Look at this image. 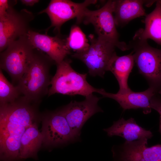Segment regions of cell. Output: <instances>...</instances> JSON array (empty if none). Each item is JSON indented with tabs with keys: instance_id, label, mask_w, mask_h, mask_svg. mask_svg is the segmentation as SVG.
Listing matches in <instances>:
<instances>
[{
	"instance_id": "cell-1",
	"label": "cell",
	"mask_w": 161,
	"mask_h": 161,
	"mask_svg": "<svg viewBox=\"0 0 161 161\" xmlns=\"http://www.w3.org/2000/svg\"><path fill=\"white\" fill-rule=\"evenodd\" d=\"M37 102L24 96L14 101L0 105V159L12 161L20 158V141L26 129L38 117Z\"/></svg>"
},
{
	"instance_id": "cell-2",
	"label": "cell",
	"mask_w": 161,
	"mask_h": 161,
	"mask_svg": "<svg viewBox=\"0 0 161 161\" xmlns=\"http://www.w3.org/2000/svg\"><path fill=\"white\" fill-rule=\"evenodd\" d=\"M54 63L47 55L35 49L26 72L16 86L21 94L31 101L39 102L48 95L50 69Z\"/></svg>"
},
{
	"instance_id": "cell-3",
	"label": "cell",
	"mask_w": 161,
	"mask_h": 161,
	"mask_svg": "<svg viewBox=\"0 0 161 161\" xmlns=\"http://www.w3.org/2000/svg\"><path fill=\"white\" fill-rule=\"evenodd\" d=\"M71 61L65 58L56 64L57 69L51 79L49 96L55 93L73 96L80 95L86 97L94 92L99 93L100 89L95 88L87 81L86 73L81 74L74 70L71 65Z\"/></svg>"
},
{
	"instance_id": "cell-4",
	"label": "cell",
	"mask_w": 161,
	"mask_h": 161,
	"mask_svg": "<svg viewBox=\"0 0 161 161\" xmlns=\"http://www.w3.org/2000/svg\"><path fill=\"white\" fill-rule=\"evenodd\" d=\"M133 49L134 63L149 87L158 94L161 91V49L150 46L147 40L133 38L128 44Z\"/></svg>"
},
{
	"instance_id": "cell-5",
	"label": "cell",
	"mask_w": 161,
	"mask_h": 161,
	"mask_svg": "<svg viewBox=\"0 0 161 161\" xmlns=\"http://www.w3.org/2000/svg\"><path fill=\"white\" fill-rule=\"evenodd\" d=\"M113 0H108L101 8L92 10L87 8L76 19L77 23L92 24L97 37L114 44L122 51L130 49L128 44L119 40V35L113 16Z\"/></svg>"
},
{
	"instance_id": "cell-6",
	"label": "cell",
	"mask_w": 161,
	"mask_h": 161,
	"mask_svg": "<svg viewBox=\"0 0 161 161\" xmlns=\"http://www.w3.org/2000/svg\"><path fill=\"white\" fill-rule=\"evenodd\" d=\"M35 49L27 35L10 44L0 54V69L6 72L13 82L18 83L26 72Z\"/></svg>"
},
{
	"instance_id": "cell-7",
	"label": "cell",
	"mask_w": 161,
	"mask_h": 161,
	"mask_svg": "<svg viewBox=\"0 0 161 161\" xmlns=\"http://www.w3.org/2000/svg\"><path fill=\"white\" fill-rule=\"evenodd\" d=\"M88 38L90 43L89 47L82 52L74 53L72 56L85 64L90 75L103 78L106 72L108 71L111 60L116 53V47L114 44L92 34L89 35Z\"/></svg>"
},
{
	"instance_id": "cell-8",
	"label": "cell",
	"mask_w": 161,
	"mask_h": 161,
	"mask_svg": "<svg viewBox=\"0 0 161 161\" xmlns=\"http://www.w3.org/2000/svg\"><path fill=\"white\" fill-rule=\"evenodd\" d=\"M41 132L43 144L46 146L73 142L80 138L72 131L60 109L48 112L42 116Z\"/></svg>"
},
{
	"instance_id": "cell-9",
	"label": "cell",
	"mask_w": 161,
	"mask_h": 161,
	"mask_svg": "<svg viewBox=\"0 0 161 161\" xmlns=\"http://www.w3.org/2000/svg\"><path fill=\"white\" fill-rule=\"evenodd\" d=\"M33 18L32 13L26 9L19 12L11 7L0 16V51L5 50L11 43L26 35L29 25Z\"/></svg>"
},
{
	"instance_id": "cell-10",
	"label": "cell",
	"mask_w": 161,
	"mask_h": 161,
	"mask_svg": "<svg viewBox=\"0 0 161 161\" xmlns=\"http://www.w3.org/2000/svg\"><path fill=\"white\" fill-rule=\"evenodd\" d=\"M102 98L90 95L80 102L72 101L60 109L72 131L80 137L83 125L91 117L97 113L103 112L98 106Z\"/></svg>"
},
{
	"instance_id": "cell-11",
	"label": "cell",
	"mask_w": 161,
	"mask_h": 161,
	"mask_svg": "<svg viewBox=\"0 0 161 161\" xmlns=\"http://www.w3.org/2000/svg\"><path fill=\"white\" fill-rule=\"evenodd\" d=\"M96 0H86L83 2L77 3L69 0H52L47 7L39 13H45L49 18L51 25L48 28L54 27L55 30L60 33L61 27L66 21L78 18L89 5L96 4Z\"/></svg>"
},
{
	"instance_id": "cell-12",
	"label": "cell",
	"mask_w": 161,
	"mask_h": 161,
	"mask_svg": "<svg viewBox=\"0 0 161 161\" xmlns=\"http://www.w3.org/2000/svg\"><path fill=\"white\" fill-rule=\"evenodd\" d=\"M26 35L34 49L45 52L56 64L71 54L67 44V38L60 34L52 37L30 30Z\"/></svg>"
},
{
	"instance_id": "cell-13",
	"label": "cell",
	"mask_w": 161,
	"mask_h": 161,
	"mask_svg": "<svg viewBox=\"0 0 161 161\" xmlns=\"http://www.w3.org/2000/svg\"><path fill=\"white\" fill-rule=\"evenodd\" d=\"M103 97L112 99L119 104L124 110L130 109H142L145 114L150 113L151 108L150 100L157 93L152 88L149 87L141 92H134L132 90L124 94H113L106 92L102 89L99 93Z\"/></svg>"
},
{
	"instance_id": "cell-14",
	"label": "cell",
	"mask_w": 161,
	"mask_h": 161,
	"mask_svg": "<svg viewBox=\"0 0 161 161\" xmlns=\"http://www.w3.org/2000/svg\"><path fill=\"white\" fill-rule=\"evenodd\" d=\"M103 130L109 137L119 136L128 141L143 138L149 139L153 136L150 130H146L139 125L132 117L126 120L122 117L114 121L112 126Z\"/></svg>"
},
{
	"instance_id": "cell-15",
	"label": "cell",
	"mask_w": 161,
	"mask_h": 161,
	"mask_svg": "<svg viewBox=\"0 0 161 161\" xmlns=\"http://www.w3.org/2000/svg\"><path fill=\"white\" fill-rule=\"evenodd\" d=\"M146 1L113 0V13L116 26H123L132 20L146 15L143 4Z\"/></svg>"
},
{
	"instance_id": "cell-16",
	"label": "cell",
	"mask_w": 161,
	"mask_h": 161,
	"mask_svg": "<svg viewBox=\"0 0 161 161\" xmlns=\"http://www.w3.org/2000/svg\"><path fill=\"white\" fill-rule=\"evenodd\" d=\"M134 63L133 52L120 56L116 53L111 60L108 71L113 74L118 81L119 86L118 93L124 94L131 91L128 85V80Z\"/></svg>"
},
{
	"instance_id": "cell-17",
	"label": "cell",
	"mask_w": 161,
	"mask_h": 161,
	"mask_svg": "<svg viewBox=\"0 0 161 161\" xmlns=\"http://www.w3.org/2000/svg\"><path fill=\"white\" fill-rule=\"evenodd\" d=\"M145 27L136 33L134 38L142 40L150 39L161 45V0L156 1L155 9L146 15Z\"/></svg>"
},
{
	"instance_id": "cell-18",
	"label": "cell",
	"mask_w": 161,
	"mask_h": 161,
	"mask_svg": "<svg viewBox=\"0 0 161 161\" xmlns=\"http://www.w3.org/2000/svg\"><path fill=\"white\" fill-rule=\"evenodd\" d=\"M43 143L42 134L36 122L28 127L20 141L19 158L25 159L37 157V153Z\"/></svg>"
},
{
	"instance_id": "cell-19",
	"label": "cell",
	"mask_w": 161,
	"mask_h": 161,
	"mask_svg": "<svg viewBox=\"0 0 161 161\" xmlns=\"http://www.w3.org/2000/svg\"><path fill=\"white\" fill-rule=\"evenodd\" d=\"M67 45L74 53L82 52L89 46L88 40L80 28L76 25L71 27L69 36L66 38Z\"/></svg>"
},
{
	"instance_id": "cell-20",
	"label": "cell",
	"mask_w": 161,
	"mask_h": 161,
	"mask_svg": "<svg viewBox=\"0 0 161 161\" xmlns=\"http://www.w3.org/2000/svg\"><path fill=\"white\" fill-rule=\"evenodd\" d=\"M21 94L16 86H14L5 78L0 70V104L3 105L12 103Z\"/></svg>"
},
{
	"instance_id": "cell-21",
	"label": "cell",
	"mask_w": 161,
	"mask_h": 161,
	"mask_svg": "<svg viewBox=\"0 0 161 161\" xmlns=\"http://www.w3.org/2000/svg\"><path fill=\"white\" fill-rule=\"evenodd\" d=\"M158 94L155 95L150 100V106L151 109L156 111L160 115L159 131L161 137V96Z\"/></svg>"
},
{
	"instance_id": "cell-22",
	"label": "cell",
	"mask_w": 161,
	"mask_h": 161,
	"mask_svg": "<svg viewBox=\"0 0 161 161\" xmlns=\"http://www.w3.org/2000/svg\"><path fill=\"white\" fill-rule=\"evenodd\" d=\"M14 3L7 0H0V16L5 14L10 9L13 7Z\"/></svg>"
},
{
	"instance_id": "cell-23",
	"label": "cell",
	"mask_w": 161,
	"mask_h": 161,
	"mask_svg": "<svg viewBox=\"0 0 161 161\" xmlns=\"http://www.w3.org/2000/svg\"><path fill=\"white\" fill-rule=\"evenodd\" d=\"M21 3L23 4L26 6H32L35 4L39 1L38 0H21Z\"/></svg>"
},
{
	"instance_id": "cell-24",
	"label": "cell",
	"mask_w": 161,
	"mask_h": 161,
	"mask_svg": "<svg viewBox=\"0 0 161 161\" xmlns=\"http://www.w3.org/2000/svg\"><path fill=\"white\" fill-rule=\"evenodd\" d=\"M158 94L161 95V91H160V92H159Z\"/></svg>"
}]
</instances>
